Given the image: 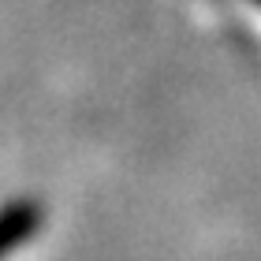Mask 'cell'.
Returning a JSON list of instances; mask_svg holds the SVG:
<instances>
[{"instance_id":"obj_1","label":"cell","mask_w":261,"mask_h":261,"mask_svg":"<svg viewBox=\"0 0 261 261\" xmlns=\"http://www.w3.org/2000/svg\"><path fill=\"white\" fill-rule=\"evenodd\" d=\"M41 220H45V209L38 201L11 198L4 209V220H0V250H4V257H11L19 246H27L41 231Z\"/></svg>"},{"instance_id":"obj_2","label":"cell","mask_w":261,"mask_h":261,"mask_svg":"<svg viewBox=\"0 0 261 261\" xmlns=\"http://www.w3.org/2000/svg\"><path fill=\"white\" fill-rule=\"evenodd\" d=\"M254 4H261V0H254Z\"/></svg>"}]
</instances>
